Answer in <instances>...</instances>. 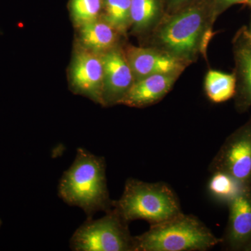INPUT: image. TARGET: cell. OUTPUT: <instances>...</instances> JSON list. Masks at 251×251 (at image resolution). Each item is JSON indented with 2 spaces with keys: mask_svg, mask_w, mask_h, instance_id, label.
Wrapping results in <instances>:
<instances>
[{
  "mask_svg": "<svg viewBox=\"0 0 251 251\" xmlns=\"http://www.w3.org/2000/svg\"><path fill=\"white\" fill-rule=\"evenodd\" d=\"M248 0H211V10L214 21L226 10L234 4H245Z\"/></svg>",
  "mask_w": 251,
  "mask_h": 251,
  "instance_id": "cell-19",
  "label": "cell"
},
{
  "mask_svg": "<svg viewBox=\"0 0 251 251\" xmlns=\"http://www.w3.org/2000/svg\"><path fill=\"white\" fill-rule=\"evenodd\" d=\"M206 97L213 103H221L234 98L236 93V77L233 74L219 71H208L204 78Z\"/></svg>",
  "mask_w": 251,
  "mask_h": 251,
  "instance_id": "cell-15",
  "label": "cell"
},
{
  "mask_svg": "<svg viewBox=\"0 0 251 251\" xmlns=\"http://www.w3.org/2000/svg\"><path fill=\"white\" fill-rule=\"evenodd\" d=\"M229 219L221 243L231 251L251 247V189L244 188L228 203Z\"/></svg>",
  "mask_w": 251,
  "mask_h": 251,
  "instance_id": "cell-10",
  "label": "cell"
},
{
  "mask_svg": "<svg viewBox=\"0 0 251 251\" xmlns=\"http://www.w3.org/2000/svg\"><path fill=\"white\" fill-rule=\"evenodd\" d=\"M125 51L135 81L157 74L181 75L188 67L179 59L154 48L127 46Z\"/></svg>",
  "mask_w": 251,
  "mask_h": 251,
  "instance_id": "cell-9",
  "label": "cell"
},
{
  "mask_svg": "<svg viewBox=\"0 0 251 251\" xmlns=\"http://www.w3.org/2000/svg\"><path fill=\"white\" fill-rule=\"evenodd\" d=\"M69 77L73 92L102 105L103 67L101 54L78 44L71 64Z\"/></svg>",
  "mask_w": 251,
  "mask_h": 251,
  "instance_id": "cell-7",
  "label": "cell"
},
{
  "mask_svg": "<svg viewBox=\"0 0 251 251\" xmlns=\"http://www.w3.org/2000/svg\"><path fill=\"white\" fill-rule=\"evenodd\" d=\"M220 243L201 220L182 212L134 237V251H205Z\"/></svg>",
  "mask_w": 251,
  "mask_h": 251,
  "instance_id": "cell-3",
  "label": "cell"
},
{
  "mask_svg": "<svg viewBox=\"0 0 251 251\" xmlns=\"http://www.w3.org/2000/svg\"><path fill=\"white\" fill-rule=\"evenodd\" d=\"M236 77L235 108L244 112L251 108V36L246 27L237 31L232 40Z\"/></svg>",
  "mask_w": 251,
  "mask_h": 251,
  "instance_id": "cell-11",
  "label": "cell"
},
{
  "mask_svg": "<svg viewBox=\"0 0 251 251\" xmlns=\"http://www.w3.org/2000/svg\"><path fill=\"white\" fill-rule=\"evenodd\" d=\"M58 195L69 205L82 209L87 219H92L98 211L107 212L112 209L105 158L77 148L74 163L59 180Z\"/></svg>",
  "mask_w": 251,
  "mask_h": 251,
  "instance_id": "cell-2",
  "label": "cell"
},
{
  "mask_svg": "<svg viewBox=\"0 0 251 251\" xmlns=\"http://www.w3.org/2000/svg\"><path fill=\"white\" fill-rule=\"evenodd\" d=\"M249 251H251V247L250 250H249Z\"/></svg>",
  "mask_w": 251,
  "mask_h": 251,
  "instance_id": "cell-23",
  "label": "cell"
},
{
  "mask_svg": "<svg viewBox=\"0 0 251 251\" xmlns=\"http://www.w3.org/2000/svg\"><path fill=\"white\" fill-rule=\"evenodd\" d=\"M201 0H166V14H172Z\"/></svg>",
  "mask_w": 251,
  "mask_h": 251,
  "instance_id": "cell-20",
  "label": "cell"
},
{
  "mask_svg": "<svg viewBox=\"0 0 251 251\" xmlns=\"http://www.w3.org/2000/svg\"><path fill=\"white\" fill-rule=\"evenodd\" d=\"M103 67L102 105L122 104L135 82L133 72L126 56L123 46H117L101 54Z\"/></svg>",
  "mask_w": 251,
  "mask_h": 251,
  "instance_id": "cell-8",
  "label": "cell"
},
{
  "mask_svg": "<svg viewBox=\"0 0 251 251\" xmlns=\"http://www.w3.org/2000/svg\"><path fill=\"white\" fill-rule=\"evenodd\" d=\"M245 4H247L248 6H249V7H250L251 9V0H248V1H247V2L245 3ZM250 34L251 36V30L250 31Z\"/></svg>",
  "mask_w": 251,
  "mask_h": 251,
  "instance_id": "cell-21",
  "label": "cell"
},
{
  "mask_svg": "<svg viewBox=\"0 0 251 251\" xmlns=\"http://www.w3.org/2000/svg\"><path fill=\"white\" fill-rule=\"evenodd\" d=\"M166 15V0H130L132 33L146 38Z\"/></svg>",
  "mask_w": 251,
  "mask_h": 251,
  "instance_id": "cell-14",
  "label": "cell"
},
{
  "mask_svg": "<svg viewBox=\"0 0 251 251\" xmlns=\"http://www.w3.org/2000/svg\"></svg>",
  "mask_w": 251,
  "mask_h": 251,
  "instance_id": "cell-24",
  "label": "cell"
},
{
  "mask_svg": "<svg viewBox=\"0 0 251 251\" xmlns=\"http://www.w3.org/2000/svg\"><path fill=\"white\" fill-rule=\"evenodd\" d=\"M101 18L126 36L131 26L130 0H104Z\"/></svg>",
  "mask_w": 251,
  "mask_h": 251,
  "instance_id": "cell-16",
  "label": "cell"
},
{
  "mask_svg": "<svg viewBox=\"0 0 251 251\" xmlns=\"http://www.w3.org/2000/svg\"><path fill=\"white\" fill-rule=\"evenodd\" d=\"M214 23L211 0H201L165 15L145 38V46L161 50L189 67L201 55L206 58Z\"/></svg>",
  "mask_w": 251,
  "mask_h": 251,
  "instance_id": "cell-1",
  "label": "cell"
},
{
  "mask_svg": "<svg viewBox=\"0 0 251 251\" xmlns=\"http://www.w3.org/2000/svg\"><path fill=\"white\" fill-rule=\"evenodd\" d=\"M179 76L178 74H157L135 81L122 104L145 108L157 103L171 92Z\"/></svg>",
  "mask_w": 251,
  "mask_h": 251,
  "instance_id": "cell-12",
  "label": "cell"
},
{
  "mask_svg": "<svg viewBox=\"0 0 251 251\" xmlns=\"http://www.w3.org/2000/svg\"><path fill=\"white\" fill-rule=\"evenodd\" d=\"M112 205L128 224L137 220L160 224L182 213L177 196L166 183L133 178L127 180L121 198Z\"/></svg>",
  "mask_w": 251,
  "mask_h": 251,
  "instance_id": "cell-4",
  "label": "cell"
},
{
  "mask_svg": "<svg viewBox=\"0 0 251 251\" xmlns=\"http://www.w3.org/2000/svg\"><path fill=\"white\" fill-rule=\"evenodd\" d=\"M244 188L242 185L230 175L224 172H212V176L208 184L211 196L220 202L228 203Z\"/></svg>",
  "mask_w": 251,
  "mask_h": 251,
  "instance_id": "cell-17",
  "label": "cell"
},
{
  "mask_svg": "<svg viewBox=\"0 0 251 251\" xmlns=\"http://www.w3.org/2000/svg\"><path fill=\"white\" fill-rule=\"evenodd\" d=\"M104 0H70L69 11L77 27L101 18Z\"/></svg>",
  "mask_w": 251,
  "mask_h": 251,
  "instance_id": "cell-18",
  "label": "cell"
},
{
  "mask_svg": "<svg viewBox=\"0 0 251 251\" xmlns=\"http://www.w3.org/2000/svg\"><path fill=\"white\" fill-rule=\"evenodd\" d=\"M210 166L211 172H224L251 187V120L226 139Z\"/></svg>",
  "mask_w": 251,
  "mask_h": 251,
  "instance_id": "cell-6",
  "label": "cell"
},
{
  "mask_svg": "<svg viewBox=\"0 0 251 251\" xmlns=\"http://www.w3.org/2000/svg\"><path fill=\"white\" fill-rule=\"evenodd\" d=\"M1 224H2V221H1V219H0V227H1Z\"/></svg>",
  "mask_w": 251,
  "mask_h": 251,
  "instance_id": "cell-22",
  "label": "cell"
},
{
  "mask_svg": "<svg viewBox=\"0 0 251 251\" xmlns=\"http://www.w3.org/2000/svg\"><path fill=\"white\" fill-rule=\"evenodd\" d=\"M79 44L99 54L122 46L124 36L101 18L77 27Z\"/></svg>",
  "mask_w": 251,
  "mask_h": 251,
  "instance_id": "cell-13",
  "label": "cell"
},
{
  "mask_svg": "<svg viewBox=\"0 0 251 251\" xmlns=\"http://www.w3.org/2000/svg\"><path fill=\"white\" fill-rule=\"evenodd\" d=\"M97 220L87 219L74 232L70 248L74 251H134V237L128 224L116 209Z\"/></svg>",
  "mask_w": 251,
  "mask_h": 251,
  "instance_id": "cell-5",
  "label": "cell"
}]
</instances>
